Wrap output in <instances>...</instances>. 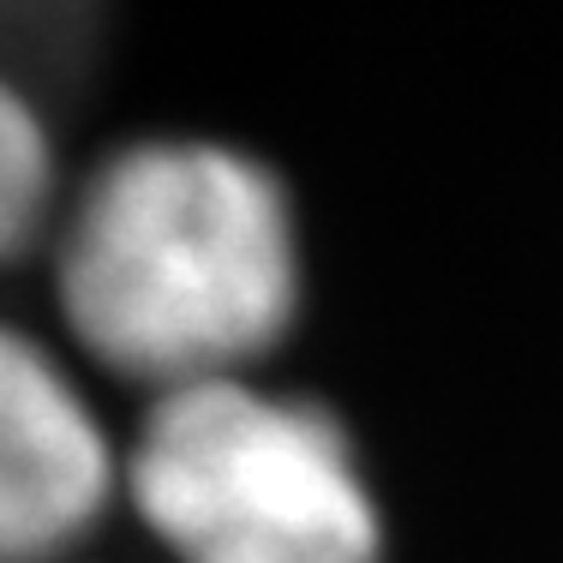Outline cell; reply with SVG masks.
Here are the masks:
<instances>
[{
    "mask_svg": "<svg viewBox=\"0 0 563 563\" xmlns=\"http://www.w3.org/2000/svg\"><path fill=\"white\" fill-rule=\"evenodd\" d=\"M300 306L282 186L222 144L120 151L73 205L60 312L120 378L186 390L276 347Z\"/></svg>",
    "mask_w": 563,
    "mask_h": 563,
    "instance_id": "cell-1",
    "label": "cell"
},
{
    "mask_svg": "<svg viewBox=\"0 0 563 563\" xmlns=\"http://www.w3.org/2000/svg\"><path fill=\"white\" fill-rule=\"evenodd\" d=\"M55 198V151L36 109L0 78V264L19 258Z\"/></svg>",
    "mask_w": 563,
    "mask_h": 563,
    "instance_id": "cell-4",
    "label": "cell"
},
{
    "mask_svg": "<svg viewBox=\"0 0 563 563\" xmlns=\"http://www.w3.org/2000/svg\"><path fill=\"white\" fill-rule=\"evenodd\" d=\"M114 492L97 413L31 336L0 324V563L66 552Z\"/></svg>",
    "mask_w": 563,
    "mask_h": 563,
    "instance_id": "cell-3",
    "label": "cell"
},
{
    "mask_svg": "<svg viewBox=\"0 0 563 563\" xmlns=\"http://www.w3.org/2000/svg\"><path fill=\"white\" fill-rule=\"evenodd\" d=\"M144 528L180 563H378L384 528L342 426L210 378L156 396L126 455Z\"/></svg>",
    "mask_w": 563,
    "mask_h": 563,
    "instance_id": "cell-2",
    "label": "cell"
}]
</instances>
